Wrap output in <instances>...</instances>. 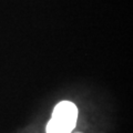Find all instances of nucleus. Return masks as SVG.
Wrapping results in <instances>:
<instances>
[{
    "instance_id": "nucleus-1",
    "label": "nucleus",
    "mask_w": 133,
    "mask_h": 133,
    "mask_svg": "<svg viewBox=\"0 0 133 133\" xmlns=\"http://www.w3.org/2000/svg\"><path fill=\"white\" fill-rule=\"evenodd\" d=\"M77 119L78 109L74 103L70 101L58 103L47 124V133H71L77 125Z\"/></svg>"
},
{
    "instance_id": "nucleus-2",
    "label": "nucleus",
    "mask_w": 133,
    "mask_h": 133,
    "mask_svg": "<svg viewBox=\"0 0 133 133\" xmlns=\"http://www.w3.org/2000/svg\"><path fill=\"white\" fill-rule=\"evenodd\" d=\"M77 133H80V132H77Z\"/></svg>"
}]
</instances>
